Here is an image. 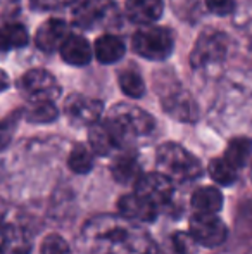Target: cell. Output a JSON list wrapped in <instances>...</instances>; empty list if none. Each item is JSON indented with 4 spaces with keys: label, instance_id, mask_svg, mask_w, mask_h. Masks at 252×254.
I'll list each match as a JSON object with an SVG mask.
<instances>
[{
    "label": "cell",
    "instance_id": "7",
    "mask_svg": "<svg viewBox=\"0 0 252 254\" xmlns=\"http://www.w3.org/2000/svg\"><path fill=\"white\" fill-rule=\"evenodd\" d=\"M19 92L28 102L52 101L61 95V87L57 80L45 69H31L19 80Z\"/></svg>",
    "mask_w": 252,
    "mask_h": 254
},
{
    "label": "cell",
    "instance_id": "31",
    "mask_svg": "<svg viewBox=\"0 0 252 254\" xmlns=\"http://www.w3.org/2000/svg\"><path fill=\"white\" fill-rule=\"evenodd\" d=\"M73 0H30V3L38 10H55L62 9L67 3H71Z\"/></svg>",
    "mask_w": 252,
    "mask_h": 254
},
{
    "label": "cell",
    "instance_id": "23",
    "mask_svg": "<svg viewBox=\"0 0 252 254\" xmlns=\"http://www.w3.org/2000/svg\"><path fill=\"white\" fill-rule=\"evenodd\" d=\"M23 114L31 123H52L59 116L57 107L52 101L28 102V107L23 111Z\"/></svg>",
    "mask_w": 252,
    "mask_h": 254
},
{
    "label": "cell",
    "instance_id": "24",
    "mask_svg": "<svg viewBox=\"0 0 252 254\" xmlns=\"http://www.w3.org/2000/svg\"><path fill=\"white\" fill-rule=\"evenodd\" d=\"M67 166L78 175H85L94 168V154L83 144H76L67 157Z\"/></svg>",
    "mask_w": 252,
    "mask_h": 254
},
{
    "label": "cell",
    "instance_id": "25",
    "mask_svg": "<svg viewBox=\"0 0 252 254\" xmlns=\"http://www.w3.org/2000/svg\"><path fill=\"white\" fill-rule=\"evenodd\" d=\"M195 241L190 234L185 232H175L164 241L162 254H195Z\"/></svg>",
    "mask_w": 252,
    "mask_h": 254
},
{
    "label": "cell",
    "instance_id": "21",
    "mask_svg": "<svg viewBox=\"0 0 252 254\" xmlns=\"http://www.w3.org/2000/svg\"><path fill=\"white\" fill-rule=\"evenodd\" d=\"M30 37L23 24H5L0 28V52L12 51V49H23L28 45Z\"/></svg>",
    "mask_w": 252,
    "mask_h": 254
},
{
    "label": "cell",
    "instance_id": "16",
    "mask_svg": "<svg viewBox=\"0 0 252 254\" xmlns=\"http://www.w3.org/2000/svg\"><path fill=\"white\" fill-rule=\"evenodd\" d=\"M126 16L135 24H152L162 16V0H126Z\"/></svg>",
    "mask_w": 252,
    "mask_h": 254
},
{
    "label": "cell",
    "instance_id": "32",
    "mask_svg": "<svg viewBox=\"0 0 252 254\" xmlns=\"http://www.w3.org/2000/svg\"><path fill=\"white\" fill-rule=\"evenodd\" d=\"M9 88V76H7L5 71L0 69V92L7 90Z\"/></svg>",
    "mask_w": 252,
    "mask_h": 254
},
{
    "label": "cell",
    "instance_id": "2",
    "mask_svg": "<svg viewBox=\"0 0 252 254\" xmlns=\"http://www.w3.org/2000/svg\"><path fill=\"white\" fill-rule=\"evenodd\" d=\"M157 166L162 175L173 182L189 184L202 177V164L190 151L175 142H166L155 154Z\"/></svg>",
    "mask_w": 252,
    "mask_h": 254
},
{
    "label": "cell",
    "instance_id": "26",
    "mask_svg": "<svg viewBox=\"0 0 252 254\" xmlns=\"http://www.w3.org/2000/svg\"><path fill=\"white\" fill-rule=\"evenodd\" d=\"M209 175L219 185H232L237 180V168H233L225 157H216L209 163Z\"/></svg>",
    "mask_w": 252,
    "mask_h": 254
},
{
    "label": "cell",
    "instance_id": "30",
    "mask_svg": "<svg viewBox=\"0 0 252 254\" xmlns=\"http://www.w3.org/2000/svg\"><path fill=\"white\" fill-rule=\"evenodd\" d=\"M205 7L216 16H230L235 10V0H205Z\"/></svg>",
    "mask_w": 252,
    "mask_h": 254
},
{
    "label": "cell",
    "instance_id": "5",
    "mask_svg": "<svg viewBox=\"0 0 252 254\" xmlns=\"http://www.w3.org/2000/svg\"><path fill=\"white\" fill-rule=\"evenodd\" d=\"M230 40L218 30H207L199 37L190 54V64L194 69L204 71L225 63L228 54Z\"/></svg>",
    "mask_w": 252,
    "mask_h": 254
},
{
    "label": "cell",
    "instance_id": "13",
    "mask_svg": "<svg viewBox=\"0 0 252 254\" xmlns=\"http://www.w3.org/2000/svg\"><path fill=\"white\" fill-rule=\"evenodd\" d=\"M118 209L126 220H137L142 223H152L157 218V209L154 202L145 199L140 194H126L119 199Z\"/></svg>",
    "mask_w": 252,
    "mask_h": 254
},
{
    "label": "cell",
    "instance_id": "27",
    "mask_svg": "<svg viewBox=\"0 0 252 254\" xmlns=\"http://www.w3.org/2000/svg\"><path fill=\"white\" fill-rule=\"evenodd\" d=\"M118 81H119V87H121L123 94H126L128 97L140 99L142 95L145 94L144 80H142L140 74L135 73V71H130V69L121 71L118 76Z\"/></svg>",
    "mask_w": 252,
    "mask_h": 254
},
{
    "label": "cell",
    "instance_id": "10",
    "mask_svg": "<svg viewBox=\"0 0 252 254\" xmlns=\"http://www.w3.org/2000/svg\"><path fill=\"white\" fill-rule=\"evenodd\" d=\"M104 104L97 99L85 97V95L74 94L66 99L64 102V113L69 118V121L76 127H90L95 121H99Z\"/></svg>",
    "mask_w": 252,
    "mask_h": 254
},
{
    "label": "cell",
    "instance_id": "4",
    "mask_svg": "<svg viewBox=\"0 0 252 254\" xmlns=\"http://www.w3.org/2000/svg\"><path fill=\"white\" fill-rule=\"evenodd\" d=\"M71 16L73 24L81 30L111 28L118 24L119 19L114 0H76Z\"/></svg>",
    "mask_w": 252,
    "mask_h": 254
},
{
    "label": "cell",
    "instance_id": "14",
    "mask_svg": "<svg viewBox=\"0 0 252 254\" xmlns=\"http://www.w3.org/2000/svg\"><path fill=\"white\" fill-rule=\"evenodd\" d=\"M31 241L21 227L0 216V254H30Z\"/></svg>",
    "mask_w": 252,
    "mask_h": 254
},
{
    "label": "cell",
    "instance_id": "3",
    "mask_svg": "<svg viewBox=\"0 0 252 254\" xmlns=\"http://www.w3.org/2000/svg\"><path fill=\"white\" fill-rule=\"evenodd\" d=\"M109 123L118 131L123 144L135 140V138L147 137L154 131L155 121L147 111L140 109L131 104H118L111 109L107 118Z\"/></svg>",
    "mask_w": 252,
    "mask_h": 254
},
{
    "label": "cell",
    "instance_id": "22",
    "mask_svg": "<svg viewBox=\"0 0 252 254\" xmlns=\"http://www.w3.org/2000/svg\"><path fill=\"white\" fill-rule=\"evenodd\" d=\"M252 154V140L247 137H235L228 142V147L225 151V159L232 164L233 168L240 170L247 164Z\"/></svg>",
    "mask_w": 252,
    "mask_h": 254
},
{
    "label": "cell",
    "instance_id": "17",
    "mask_svg": "<svg viewBox=\"0 0 252 254\" xmlns=\"http://www.w3.org/2000/svg\"><path fill=\"white\" fill-rule=\"evenodd\" d=\"M59 51H61L62 59L67 64H73V66H85L92 59L90 44L87 42V38L80 37V35H69L62 42Z\"/></svg>",
    "mask_w": 252,
    "mask_h": 254
},
{
    "label": "cell",
    "instance_id": "9",
    "mask_svg": "<svg viewBox=\"0 0 252 254\" xmlns=\"http://www.w3.org/2000/svg\"><path fill=\"white\" fill-rule=\"evenodd\" d=\"M135 192L144 195L151 202H154L157 207L168 206L173 201L175 189H173V180H169L162 173H145L140 175L135 182Z\"/></svg>",
    "mask_w": 252,
    "mask_h": 254
},
{
    "label": "cell",
    "instance_id": "12",
    "mask_svg": "<svg viewBox=\"0 0 252 254\" xmlns=\"http://www.w3.org/2000/svg\"><path fill=\"white\" fill-rule=\"evenodd\" d=\"M162 107L169 116L176 118L178 121L194 123L199 118V107L194 97L183 88H176L162 97Z\"/></svg>",
    "mask_w": 252,
    "mask_h": 254
},
{
    "label": "cell",
    "instance_id": "18",
    "mask_svg": "<svg viewBox=\"0 0 252 254\" xmlns=\"http://www.w3.org/2000/svg\"><path fill=\"white\" fill-rule=\"evenodd\" d=\"M111 173L119 184H130L137 182L140 177V163L135 152H121L114 157L111 164Z\"/></svg>",
    "mask_w": 252,
    "mask_h": 254
},
{
    "label": "cell",
    "instance_id": "15",
    "mask_svg": "<svg viewBox=\"0 0 252 254\" xmlns=\"http://www.w3.org/2000/svg\"><path fill=\"white\" fill-rule=\"evenodd\" d=\"M69 37L67 33V24L62 19H47L35 35V44L40 51L54 52L62 45V42Z\"/></svg>",
    "mask_w": 252,
    "mask_h": 254
},
{
    "label": "cell",
    "instance_id": "19",
    "mask_svg": "<svg viewBox=\"0 0 252 254\" xmlns=\"http://www.w3.org/2000/svg\"><path fill=\"white\" fill-rule=\"evenodd\" d=\"M125 44L116 35H102L95 40V57L102 64L118 63L125 56Z\"/></svg>",
    "mask_w": 252,
    "mask_h": 254
},
{
    "label": "cell",
    "instance_id": "6",
    "mask_svg": "<svg viewBox=\"0 0 252 254\" xmlns=\"http://www.w3.org/2000/svg\"><path fill=\"white\" fill-rule=\"evenodd\" d=\"M133 51L149 61H162L175 49V35L169 28L147 26L138 30L131 38Z\"/></svg>",
    "mask_w": 252,
    "mask_h": 254
},
{
    "label": "cell",
    "instance_id": "8",
    "mask_svg": "<svg viewBox=\"0 0 252 254\" xmlns=\"http://www.w3.org/2000/svg\"><path fill=\"white\" fill-rule=\"evenodd\" d=\"M189 230L194 241L205 248H218L226 241V235H228L226 225L216 216V213L195 211V214L190 218Z\"/></svg>",
    "mask_w": 252,
    "mask_h": 254
},
{
    "label": "cell",
    "instance_id": "11",
    "mask_svg": "<svg viewBox=\"0 0 252 254\" xmlns=\"http://www.w3.org/2000/svg\"><path fill=\"white\" fill-rule=\"evenodd\" d=\"M88 142H90L92 151L95 154H99V156H111L112 152L125 147L123 140L119 138L118 131L114 130V127H112L107 120L95 121L94 125H90Z\"/></svg>",
    "mask_w": 252,
    "mask_h": 254
},
{
    "label": "cell",
    "instance_id": "29",
    "mask_svg": "<svg viewBox=\"0 0 252 254\" xmlns=\"http://www.w3.org/2000/svg\"><path fill=\"white\" fill-rule=\"evenodd\" d=\"M40 254H73L69 244L57 234H50L44 239L40 248Z\"/></svg>",
    "mask_w": 252,
    "mask_h": 254
},
{
    "label": "cell",
    "instance_id": "1",
    "mask_svg": "<svg viewBox=\"0 0 252 254\" xmlns=\"http://www.w3.org/2000/svg\"><path fill=\"white\" fill-rule=\"evenodd\" d=\"M83 248L92 254H157V246L125 216H95L83 225Z\"/></svg>",
    "mask_w": 252,
    "mask_h": 254
},
{
    "label": "cell",
    "instance_id": "28",
    "mask_svg": "<svg viewBox=\"0 0 252 254\" xmlns=\"http://www.w3.org/2000/svg\"><path fill=\"white\" fill-rule=\"evenodd\" d=\"M21 116H23V111H14V113H10L9 116L0 120V151L5 149L7 145L10 144Z\"/></svg>",
    "mask_w": 252,
    "mask_h": 254
},
{
    "label": "cell",
    "instance_id": "20",
    "mask_svg": "<svg viewBox=\"0 0 252 254\" xmlns=\"http://www.w3.org/2000/svg\"><path fill=\"white\" fill-rule=\"evenodd\" d=\"M192 207L199 213H218L223 207V194L212 185L199 187L192 194Z\"/></svg>",
    "mask_w": 252,
    "mask_h": 254
}]
</instances>
